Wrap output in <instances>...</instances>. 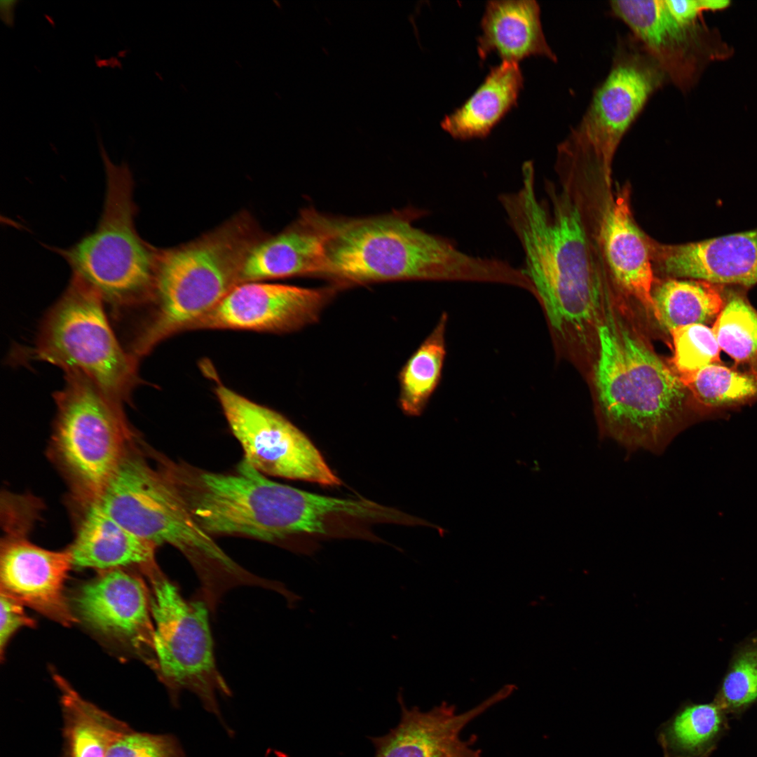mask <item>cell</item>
Returning <instances> with one entry per match:
<instances>
[{
    "instance_id": "9",
    "label": "cell",
    "mask_w": 757,
    "mask_h": 757,
    "mask_svg": "<svg viewBox=\"0 0 757 757\" xmlns=\"http://www.w3.org/2000/svg\"><path fill=\"white\" fill-rule=\"evenodd\" d=\"M145 575L154 625V669L174 704L189 690L221 720L217 696L231 693L216 664L208 604L184 597L158 566Z\"/></svg>"
},
{
    "instance_id": "26",
    "label": "cell",
    "mask_w": 757,
    "mask_h": 757,
    "mask_svg": "<svg viewBox=\"0 0 757 757\" xmlns=\"http://www.w3.org/2000/svg\"><path fill=\"white\" fill-rule=\"evenodd\" d=\"M54 679L62 693L71 757H107L110 746L130 730L82 699L62 677L55 674Z\"/></svg>"
},
{
    "instance_id": "5",
    "label": "cell",
    "mask_w": 757,
    "mask_h": 757,
    "mask_svg": "<svg viewBox=\"0 0 757 757\" xmlns=\"http://www.w3.org/2000/svg\"><path fill=\"white\" fill-rule=\"evenodd\" d=\"M250 224L238 218L157 257L153 314L132 343L139 358L189 327L241 283L245 258L256 243Z\"/></svg>"
},
{
    "instance_id": "27",
    "label": "cell",
    "mask_w": 757,
    "mask_h": 757,
    "mask_svg": "<svg viewBox=\"0 0 757 757\" xmlns=\"http://www.w3.org/2000/svg\"><path fill=\"white\" fill-rule=\"evenodd\" d=\"M712 329L720 348L736 364L757 375V310L743 287L725 286V304Z\"/></svg>"
},
{
    "instance_id": "6",
    "label": "cell",
    "mask_w": 757,
    "mask_h": 757,
    "mask_svg": "<svg viewBox=\"0 0 757 757\" xmlns=\"http://www.w3.org/2000/svg\"><path fill=\"white\" fill-rule=\"evenodd\" d=\"M107 175L104 210L96 229L62 254L74 275L92 287L115 309L151 299L157 256L137 233L132 180L127 165H116L101 142Z\"/></svg>"
},
{
    "instance_id": "19",
    "label": "cell",
    "mask_w": 757,
    "mask_h": 757,
    "mask_svg": "<svg viewBox=\"0 0 757 757\" xmlns=\"http://www.w3.org/2000/svg\"><path fill=\"white\" fill-rule=\"evenodd\" d=\"M76 507V534L69 547L74 566L101 571L135 566L144 574L158 566L156 545L123 527L95 502Z\"/></svg>"
},
{
    "instance_id": "24",
    "label": "cell",
    "mask_w": 757,
    "mask_h": 757,
    "mask_svg": "<svg viewBox=\"0 0 757 757\" xmlns=\"http://www.w3.org/2000/svg\"><path fill=\"white\" fill-rule=\"evenodd\" d=\"M728 729L716 703L688 702L658 728L657 739L664 757H709Z\"/></svg>"
},
{
    "instance_id": "16",
    "label": "cell",
    "mask_w": 757,
    "mask_h": 757,
    "mask_svg": "<svg viewBox=\"0 0 757 757\" xmlns=\"http://www.w3.org/2000/svg\"><path fill=\"white\" fill-rule=\"evenodd\" d=\"M507 697L500 690L465 712L442 703L428 711L408 708L402 695L398 724L382 736L369 737L375 749L374 757H482L474 746L475 739H464L463 728L472 720Z\"/></svg>"
},
{
    "instance_id": "4",
    "label": "cell",
    "mask_w": 757,
    "mask_h": 757,
    "mask_svg": "<svg viewBox=\"0 0 757 757\" xmlns=\"http://www.w3.org/2000/svg\"><path fill=\"white\" fill-rule=\"evenodd\" d=\"M161 456L135 437L95 503L137 536L181 552L194 568L203 594L219 596L239 583L246 571L193 518L166 475Z\"/></svg>"
},
{
    "instance_id": "14",
    "label": "cell",
    "mask_w": 757,
    "mask_h": 757,
    "mask_svg": "<svg viewBox=\"0 0 757 757\" xmlns=\"http://www.w3.org/2000/svg\"><path fill=\"white\" fill-rule=\"evenodd\" d=\"M338 288L334 285L310 288L261 281L242 282L189 330L297 331L319 320Z\"/></svg>"
},
{
    "instance_id": "21",
    "label": "cell",
    "mask_w": 757,
    "mask_h": 757,
    "mask_svg": "<svg viewBox=\"0 0 757 757\" xmlns=\"http://www.w3.org/2000/svg\"><path fill=\"white\" fill-rule=\"evenodd\" d=\"M481 28L477 52L482 60L496 53L503 62L517 63L531 55L557 61L543 31L540 6L534 0L488 1Z\"/></svg>"
},
{
    "instance_id": "11",
    "label": "cell",
    "mask_w": 757,
    "mask_h": 757,
    "mask_svg": "<svg viewBox=\"0 0 757 757\" xmlns=\"http://www.w3.org/2000/svg\"><path fill=\"white\" fill-rule=\"evenodd\" d=\"M613 185L599 168L585 173L583 193L593 231L615 290L653 314L651 238L634 219L630 184Z\"/></svg>"
},
{
    "instance_id": "8",
    "label": "cell",
    "mask_w": 757,
    "mask_h": 757,
    "mask_svg": "<svg viewBox=\"0 0 757 757\" xmlns=\"http://www.w3.org/2000/svg\"><path fill=\"white\" fill-rule=\"evenodd\" d=\"M54 400L57 414L49 456L67 482L75 505L93 503L137 435L124 408L79 372H65L64 386Z\"/></svg>"
},
{
    "instance_id": "15",
    "label": "cell",
    "mask_w": 757,
    "mask_h": 757,
    "mask_svg": "<svg viewBox=\"0 0 757 757\" xmlns=\"http://www.w3.org/2000/svg\"><path fill=\"white\" fill-rule=\"evenodd\" d=\"M79 618L102 635L142 654L154 666V625L149 589L126 568L101 571L82 585L74 600Z\"/></svg>"
},
{
    "instance_id": "1",
    "label": "cell",
    "mask_w": 757,
    "mask_h": 757,
    "mask_svg": "<svg viewBox=\"0 0 757 757\" xmlns=\"http://www.w3.org/2000/svg\"><path fill=\"white\" fill-rule=\"evenodd\" d=\"M509 225L556 345L571 356L591 355L606 297L614 287L580 200L560 191L550 197L547 207L527 206Z\"/></svg>"
},
{
    "instance_id": "12",
    "label": "cell",
    "mask_w": 757,
    "mask_h": 757,
    "mask_svg": "<svg viewBox=\"0 0 757 757\" xmlns=\"http://www.w3.org/2000/svg\"><path fill=\"white\" fill-rule=\"evenodd\" d=\"M215 394L244 459L256 470L325 486L341 484L309 438L282 414L221 384Z\"/></svg>"
},
{
    "instance_id": "33",
    "label": "cell",
    "mask_w": 757,
    "mask_h": 757,
    "mask_svg": "<svg viewBox=\"0 0 757 757\" xmlns=\"http://www.w3.org/2000/svg\"><path fill=\"white\" fill-rule=\"evenodd\" d=\"M667 8L673 16L686 25H695L697 20L704 11H716L728 6V1L716 0H665Z\"/></svg>"
},
{
    "instance_id": "20",
    "label": "cell",
    "mask_w": 757,
    "mask_h": 757,
    "mask_svg": "<svg viewBox=\"0 0 757 757\" xmlns=\"http://www.w3.org/2000/svg\"><path fill=\"white\" fill-rule=\"evenodd\" d=\"M324 233L317 211L305 210L279 234L256 243L244 261L241 283L298 275L319 276Z\"/></svg>"
},
{
    "instance_id": "13",
    "label": "cell",
    "mask_w": 757,
    "mask_h": 757,
    "mask_svg": "<svg viewBox=\"0 0 757 757\" xmlns=\"http://www.w3.org/2000/svg\"><path fill=\"white\" fill-rule=\"evenodd\" d=\"M39 509L22 502L4 506V536L0 547L1 593L64 626L76 622L65 595L72 568L69 548L49 550L28 534Z\"/></svg>"
},
{
    "instance_id": "31",
    "label": "cell",
    "mask_w": 757,
    "mask_h": 757,
    "mask_svg": "<svg viewBox=\"0 0 757 757\" xmlns=\"http://www.w3.org/2000/svg\"><path fill=\"white\" fill-rule=\"evenodd\" d=\"M107 757H185L172 735L127 732L109 748Z\"/></svg>"
},
{
    "instance_id": "2",
    "label": "cell",
    "mask_w": 757,
    "mask_h": 757,
    "mask_svg": "<svg viewBox=\"0 0 757 757\" xmlns=\"http://www.w3.org/2000/svg\"><path fill=\"white\" fill-rule=\"evenodd\" d=\"M592 361L602 435L629 451L662 452L686 425L688 390L613 294L605 299Z\"/></svg>"
},
{
    "instance_id": "22",
    "label": "cell",
    "mask_w": 757,
    "mask_h": 757,
    "mask_svg": "<svg viewBox=\"0 0 757 757\" xmlns=\"http://www.w3.org/2000/svg\"><path fill=\"white\" fill-rule=\"evenodd\" d=\"M518 64L503 62L491 68L475 92L442 122L453 137L469 139L486 137L517 104L523 86Z\"/></svg>"
},
{
    "instance_id": "10",
    "label": "cell",
    "mask_w": 757,
    "mask_h": 757,
    "mask_svg": "<svg viewBox=\"0 0 757 757\" xmlns=\"http://www.w3.org/2000/svg\"><path fill=\"white\" fill-rule=\"evenodd\" d=\"M668 81L632 36L618 44L608 74L589 106L557 150L601 165L612 179L615 154L651 96Z\"/></svg>"
},
{
    "instance_id": "7",
    "label": "cell",
    "mask_w": 757,
    "mask_h": 757,
    "mask_svg": "<svg viewBox=\"0 0 757 757\" xmlns=\"http://www.w3.org/2000/svg\"><path fill=\"white\" fill-rule=\"evenodd\" d=\"M100 295L74 275L46 315L29 359L86 376L105 397L124 408L139 383L137 361L111 327Z\"/></svg>"
},
{
    "instance_id": "17",
    "label": "cell",
    "mask_w": 757,
    "mask_h": 757,
    "mask_svg": "<svg viewBox=\"0 0 757 757\" xmlns=\"http://www.w3.org/2000/svg\"><path fill=\"white\" fill-rule=\"evenodd\" d=\"M655 274L694 279L722 286L757 284V229L682 244L650 239Z\"/></svg>"
},
{
    "instance_id": "30",
    "label": "cell",
    "mask_w": 757,
    "mask_h": 757,
    "mask_svg": "<svg viewBox=\"0 0 757 757\" xmlns=\"http://www.w3.org/2000/svg\"><path fill=\"white\" fill-rule=\"evenodd\" d=\"M674 353L671 367L678 376L690 374L713 363H720V346L712 328L693 324L669 332Z\"/></svg>"
},
{
    "instance_id": "32",
    "label": "cell",
    "mask_w": 757,
    "mask_h": 757,
    "mask_svg": "<svg viewBox=\"0 0 757 757\" xmlns=\"http://www.w3.org/2000/svg\"><path fill=\"white\" fill-rule=\"evenodd\" d=\"M0 652L1 657L14 634L25 627H32L34 620L25 611L23 605L1 593Z\"/></svg>"
},
{
    "instance_id": "23",
    "label": "cell",
    "mask_w": 757,
    "mask_h": 757,
    "mask_svg": "<svg viewBox=\"0 0 757 757\" xmlns=\"http://www.w3.org/2000/svg\"><path fill=\"white\" fill-rule=\"evenodd\" d=\"M655 319L669 332L716 320L725 300V286L684 278L656 277L652 289Z\"/></svg>"
},
{
    "instance_id": "18",
    "label": "cell",
    "mask_w": 757,
    "mask_h": 757,
    "mask_svg": "<svg viewBox=\"0 0 757 757\" xmlns=\"http://www.w3.org/2000/svg\"><path fill=\"white\" fill-rule=\"evenodd\" d=\"M612 14L661 69L668 82L683 91L695 83L700 69V29L677 20L665 0L610 1Z\"/></svg>"
},
{
    "instance_id": "25",
    "label": "cell",
    "mask_w": 757,
    "mask_h": 757,
    "mask_svg": "<svg viewBox=\"0 0 757 757\" xmlns=\"http://www.w3.org/2000/svg\"><path fill=\"white\" fill-rule=\"evenodd\" d=\"M447 322L448 315L444 312L400 371L398 403L406 415L421 416L441 381L446 355Z\"/></svg>"
},
{
    "instance_id": "28",
    "label": "cell",
    "mask_w": 757,
    "mask_h": 757,
    "mask_svg": "<svg viewBox=\"0 0 757 757\" xmlns=\"http://www.w3.org/2000/svg\"><path fill=\"white\" fill-rule=\"evenodd\" d=\"M694 399L708 408H721L757 400V375L720 363L678 376Z\"/></svg>"
},
{
    "instance_id": "34",
    "label": "cell",
    "mask_w": 757,
    "mask_h": 757,
    "mask_svg": "<svg viewBox=\"0 0 757 757\" xmlns=\"http://www.w3.org/2000/svg\"><path fill=\"white\" fill-rule=\"evenodd\" d=\"M18 1H1L0 15L4 23L12 27L14 22V11Z\"/></svg>"
},
{
    "instance_id": "29",
    "label": "cell",
    "mask_w": 757,
    "mask_h": 757,
    "mask_svg": "<svg viewBox=\"0 0 757 757\" xmlns=\"http://www.w3.org/2000/svg\"><path fill=\"white\" fill-rule=\"evenodd\" d=\"M757 701V631L737 646L714 702L739 714Z\"/></svg>"
},
{
    "instance_id": "3",
    "label": "cell",
    "mask_w": 757,
    "mask_h": 757,
    "mask_svg": "<svg viewBox=\"0 0 757 757\" xmlns=\"http://www.w3.org/2000/svg\"><path fill=\"white\" fill-rule=\"evenodd\" d=\"M423 214L344 218L318 212L324 233L319 277L338 287L389 280L512 282L510 262L467 254L449 238L415 226Z\"/></svg>"
}]
</instances>
